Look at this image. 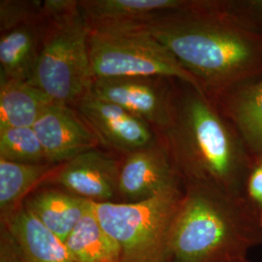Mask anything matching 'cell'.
<instances>
[{
	"instance_id": "obj_24",
	"label": "cell",
	"mask_w": 262,
	"mask_h": 262,
	"mask_svg": "<svg viewBox=\"0 0 262 262\" xmlns=\"http://www.w3.org/2000/svg\"><path fill=\"white\" fill-rule=\"evenodd\" d=\"M0 262H23L11 235L3 226L0 230Z\"/></svg>"
},
{
	"instance_id": "obj_25",
	"label": "cell",
	"mask_w": 262,
	"mask_h": 262,
	"mask_svg": "<svg viewBox=\"0 0 262 262\" xmlns=\"http://www.w3.org/2000/svg\"><path fill=\"white\" fill-rule=\"evenodd\" d=\"M223 262H253L250 259L247 258V256H241V257H235V258H231L228 260H225Z\"/></svg>"
},
{
	"instance_id": "obj_13",
	"label": "cell",
	"mask_w": 262,
	"mask_h": 262,
	"mask_svg": "<svg viewBox=\"0 0 262 262\" xmlns=\"http://www.w3.org/2000/svg\"><path fill=\"white\" fill-rule=\"evenodd\" d=\"M0 225L8 230L23 262H75L64 241L49 230L24 204Z\"/></svg>"
},
{
	"instance_id": "obj_15",
	"label": "cell",
	"mask_w": 262,
	"mask_h": 262,
	"mask_svg": "<svg viewBox=\"0 0 262 262\" xmlns=\"http://www.w3.org/2000/svg\"><path fill=\"white\" fill-rule=\"evenodd\" d=\"M214 101L253 156L262 158V79L235 88Z\"/></svg>"
},
{
	"instance_id": "obj_22",
	"label": "cell",
	"mask_w": 262,
	"mask_h": 262,
	"mask_svg": "<svg viewBox=\"0 0 262 262\" xmlns=\"http://www.w3.org/2000/svg\"><path fill=\"white\" fill-rule=\"evenodd\" d=\"M224 6L246 26L262 33V0H224Z\"/></svg>"
},
{
	"instance_id": "obj_18",
	"label": "cell",
	"mask_w": 262,
	"mask_h": 262,
	"mask_svg": "<svg viewBox=\"0 0 262 262\" xmlns=\"http://www.w3.org/2000/svg\"><path fill=\"white\" fill-rule=\"evenodd\" d=\"M53 102L28 82L0 79V128L33 127L41 113Z\"/></svg>"
},
{
	"instance_id": "obj_4",
	"label": "cell",
	"mask_w": 262,
	"mask_h": 262,
	"mask_svg": "<svg viewBox=\"0 0 262 262\" xmlns=\"http://www.w3.org/2000/svg\"><path fill=\"white\" fill-rule=\"evenodd\" d=\"M44 15L42 46L28 83L55 103L77 106L95 80L89 53L91 28L79 1L44 0Z\"/></svg>"
},
{
	"instance_id": "obj_6",
	"label": "cell",
	"mask_w": 262,
	"mask_h": 262,
	"mask_svg": "<svg viewBox=\"0 0 262 262\" xmlns=\"http://www.w3.org/2000/svg\"><path fill=\"white\" fill-rule=\"evenodd\" d=\"M89 53L95 79L163 77L185 82L201 91L175 56L143 28L115 31L91 29Z\"/></svg>"
},
{
	"instance_id": "obj_17",
	"label": "cell",
	"mask_w": 262,
	"mask_h": 262,
	"mask_svg": "<svg viewBox=\"0 0 262 262\" xmlns=\"http://www.w3.org/2000/svg\"><path fill=\"white\" fill-rule=\"evenodd\" d=\"M56 165L27 164L0 159V221L5 223L23 206L34 190L42 187Z\"/></svg>"
},
{
	"instance_id": "obj_20",
	"label": "cell",
	"mask_w": 262,
	"mask_h": 262,
	"mask_svg": "<svg viewBox=\"0 0 262 262\" xmlns=\"http://www.w3.org/2000/svg\"><path fill=\"white\" fill-rule=\"evenodd\" d=\"M0 159L18 163H48L45 150L32 127L0 128Z\"/></svg>"
},
{
	"instance_id": "obj_3",
	"label": "cell",
	"mask_w": 262,
	"mask_h": 262,
	"mask_svg": "<svg viewBox=\"0 0 262 262\" xmlns=\"http://www.w3.org/2000/svg\"><path fill=\"white\" fill-rule=\"evenodd\" d=\"M262 246V222L243 197L184 187L165 262H223Z\"/></svg>"
},
{
	"instance_id": "obj_2",
	"label": "cell",
	"mask_w": 262,
	"mask_h": 262,
	"mask_svg": "<svg viewBox=\"0 0 262 262\" xmlns=\"http://www.w3.org/2000/svg\"><path fill=\"white\" fill-rule=\"evenodd\" d=\"M183 187H213L243 197L254 156L214 100L174 80L167 125L158 133Z\"/></svg>"
},
{
	"instance_id": "obj_9",
	"label": "cell",
	"mask_w": 262,
	"mask_h": 262,
	"mask_svg": "<svg viewBox=\"0 0 262 262\" xmlns=\"http://www.w3.org/2000/svg\"><path fill=\"white\" fill-rule=\"evenodd\" d=\"M168 154L159 140L124 155L118 174V202H138L182 188Z\"/></svg>"
},
{
	"instance_id": "obj_23",
	"label": "cell",
	"mask_w": 262,
	"mask_h": 262,
	"mask_svg": "<svg viewBox=\"0 0 262 262\" xmlns=\"http://www.w3.org/2000/svg\"><path fill=\"white\" fill-rule=\"evenodd\" d=\"M244 199L262 222V158H254L246 179Z\"/></svg>"
},
{
	"instance_id": "obj_16",
	"label": "cell",
	"mask_w": 262,
	"mask_h": 262,
	"mask_svg": "<svg viewBox=\"0 0 262 262\" xmlns=\"http://www.w3.org/2000/svg\"><path fill=\"white\" fill-rule=\"evenodd\" d=\"M44 23L25 25L1 33L0 79L30 80L42 46Z\"/></svg>"
},
{
	"instance_id": "obj_10",
	"label": "cell",
	"mask_w": 262,
	"mask_h": 262,
	"mask_svg": "<svg viewBox=\"0 0 262 262\" xmlns=\"http://www.w3.org/2000/svg\"><path fill=\"white\" fill-rule=\"evenodd\" d=\"M77 109L102 145L123 155L150 147L159 141L157 132L148 122L91 94L77 104Z\"/></svg>"
},
{
	"instance_id": "obj_5",
	"label": "cell",
	"mask_w": 262,
	"mask_h": 262,
	"mask_svg": "<svg viewBox=\"0 0 262 262\" xmlns=\"http://www.w3.org/2000/svg\"><path fill=\"white\" fill-rule=\"evenodd\" d=\"M184 187L138 202H92L120 249V262H165Z\"/></svg>"
},
{
	"instance_id": "obj_21",
	"label": "cell",
	"mask_w": 262,
	"mask_h": 262,
	"mask_svg": "<svg viewBox=\"0 0 262 262\" xmlns=\"http://www.w3.org/2000/svg\"><path fill=\"white\" fill-rule=\"evenodd\" d=\"M45 20L44 1L1 0L0 31L4 33L20 26Z\"/></svg>"
},
{
	"instance_id": "obj_11",
	"label": "cell",
	"mask_w": 262,
	"mask_h": 262,
	"mask_svg": "<svg viewBox=\"0 0 262 262\" xmlns=\"http://www.w3.org/2000/svg\"><path fill=\"white\" fill-rule=\"evenodd\" d=\"M48 163L58 165L102 145L94 130L71 106L52 102L33 125Z\"/></svg>"
},
{
	"instance_id": "obj_19",
	"label": "cell",
	"mask_w": 262,
	"mask_h": 262,
	"mask_svg": "<svg viewBox=\"0 0 262 262\" xmlns=\"http://www.w3.org/2000/svg\"><path fill=\"white\" fill-rule=\"evenodd\" d=\"M64 244L75 262H120L119 246L98 222L92 202Z\"/></svg>"
},
{
	"instance_id": "obj_1",
	"label": "cell",
	"mask_w": 262,
	"mask_h": 262,
	"mask_svg": "<svg viewBox=\"0 0 262 262\" xmlns=\"http://www.w3.org/2000/svg\"><path fill=\"white\" fill-rule=\"evenodd\" d=\"M143 29L175 56L212 100L262 79V33L225 9L224 0H195Z\"/></svg>"
},
{
	"instance_id": "obj_12",
	"label": "cell",
	"mask_w": 262,
	"mask_h": 262,
	"mask_svg": "<svg viewBox=\"0 0 262 262\" xmlns=\"http://www.w3.org/2000/svg\"><path fill=\"white\" fill-rule=\"evenodd\" d=\"M195 0H82L79 6L92 30L145 28L169 12L186 9Z\"/></svg>"
},
{
	"instance_id": "obj_7",
	"label": "cell",
	"mask_w": 262,
	"mask_h": 262,
	"mask_svg": "<svg viewBox=\"0 0 262 262\" xmlns=\"http://www.w3.org/2000/svg\"><path fill=\"white\" fill-rule=\"evenodd\" d=\"M173 81L163 77L95 79L90 94L140 118L158 134L169 122Z\"/></svg>"
},
{
	"instance_id": "obj_8",
	"label": "cell",
	"mask_w": 262,
	"mask_h": 262,
	"mask_svg": "<svg viewBox=\"0 0 262 262\" xmlns=\"http://www.w3.org/2000/svg\"><path fill=\"white\" fill-rule=\"evenodd\" d=\"M120 160L98 149L56 165L43 186L59 187L95 203L118 202Z\"/></svg>"
},
{
	"instance_id": "obj_14",
	"label": "cell",
	"mask_w": 262,
	"mask_h": 262,
	"mask_svg": "<svg viewBox=\"0 0 262 262\" xmlns=\"http://www.w3.org/2000/svg\"><path fill=\"white\" fill-rule=\"evenodd\" d=\"M24 206L62 241L71 233L91 206V201L59 187H39Z\"/></svg>"
}]
</instances>
